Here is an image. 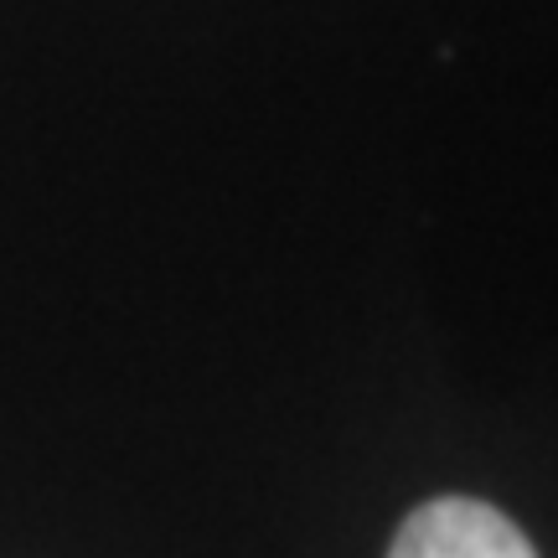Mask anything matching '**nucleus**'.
<instances>
[{
	"label": "nucleus",
	"mask_w": 558,
	"mask_h": 558,
	"mask_svg": "<svg viewBox=\"0 0 558 558\" xmlns=\"http://www.w3.org/2000/svg\"><path fill=\"white\" fill-rule=\"evenodd\" d=\"M388 558H538L512 518L476 497H435L403 518Z\"/></svg>",
	"instance_id": "nucleus-1"
}]
</instances>
